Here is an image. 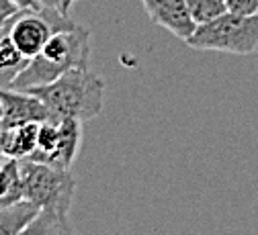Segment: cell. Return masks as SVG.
I'll list each match as a JSON object with an SVG mask.
<instances>
[{
    "label": "cell",
    "mask_w": 258,
    "mask_h": 235,
    "mask_svg": "<svg viewBox=\"0 0 258 235\" xmlns=\"http://www.w3.org/2000/svg\"><path fill=\"white\" fill-rule=\"evenodd\" d=\"M27 92L39 96L53 119H78L84 123L101 115L105 105V80L88 65L72 68L57 80Z\"/></svg>",
    "instance_id": "6da1fadb"
},
{
    "label": "cell",
    "mask_w": 258,
    "mask_h": 235,
    "mask_svg": "<svg viewBox=\"0 0 258 235\" xmlns=\"http://www.w3.org/2000/svg\"><path fill=\"white\" fill-rule=\"evenodd\" d=\"M19 235H76V231L72 229L68 217L51 211H39V215Z\"/></svg>",
    "instance_id": "30bf717a"
},
{
    "label": "cell",
    "mask_w": 258,
    "mask_h": 235,
    "mask_svg": "<svg viewBox=\"0 0 258 235\" xmlns=\"http://www.w3.org/2000/svg\"><path fill=\"white\" fill-rule=\"evenodd\" d=\"M37 137H39V123L0 129V143H3L5 153L17 160H27L37 149Z\"/></svg>",
    "instance_id": "52a82bcc"
},
{
    "label": "cell",
    "mask_w": 258,
    "mask_h": 235,
    "mask_svg": "<svg viewBox=\"0 0 258 235\" xmlns=\"http://www.w3.org/2000/svg\"><path fill=\"white\" fill-rule=\"evenodd\" d=\"M41 9H49V11H61V0H35Z\"/></svg>",
    "instance_id": "5bb4252c"
},
{
    "label": "cell",
    "mask_w": 258,
    "mask_h": 235,
    "mask_svg": "<svg viewBox=\"0 0 258 235\" xmlns=\"http://www.w3.org/2000/svg\"><path fill=\"white\" fill-rule=\"evenodd\" d=\"M15 3L21 7V9H41L35 0H15Z\"/></svg>",
    "instance_id": "9a60e30c"
},
{
    "label": "cell",
    "mask_w": 258,
    "mask_h": 235,
    "mask_svg": "<svg viewBox=\"0 0 258 235\" xmlns=\"http://www.w3.org/2000/svg\"><path fill=\"white\" fill-rule=\"evenodd\" d=\"M184 43L192 49H209L236 55L254 53L258 49V13L236 15L228 11L205 25H199Z\"/></svg>",
    "instance_id": "3957f363"
},
{
    "label": "cell",
    "mask_w": 258,
    "mask_h": 235,
    "mask_svg": "<svg viewBox=\"0 0 258 235\" xmlns=\"http://www.w3.org/2000/svg\"><path fill=\"white\" fill-rule=\"evenodd\" d=\"M74 21L61 11L49 9H21L5 27L3 33L15 41L25 57H35L45 47L51 33L61 27H70Z\"/></svg>",
    "instance_id": "277c9868"
},
{
    "label": "cell",
    "mask_w": 258,
    "mask_h": 235,
    "mask_svg": "<svg viewBox=\"0 0 258 235\" xmlns=\"http://www.w3.org/2000/svg\"><path fill=\"white\" fill-rule=\"evenodd\" d=\"M23 184H21V160L9 158L0 164V207L21 203Z\"/></svg>",
    "instance_id": "9c48e42d"
},
{
    "label": "cell",
    "mask_w": 258,
    "mask_h": 235,
    "mask_svg": "<svg viewBox=\"0 0 258 235\" xmlns=\"http://www.w3.org/2000/svg\"><path fill=\"white\" fill-rule=\"evenodd\" d=\"M3 121H5V107H3V100H0V129H3Z\"/></svg>",
    "instance_id": "e0dca14e"
},
{
    "label": "cell",
    "mask_w": 258,
    "mask_h": 235,
    "mask_svg": "<svg viewBox=\"0 0 258 235\" xmlns=\"http://www.w3.org/2000/svg\"><path fill=\"white\" fill-rule=\"evenodd\" d=\"M230 13L236 15H256L258 13V0H225Z\"/></svg>",
    "instance_id": "7c38bea8"
},
{
    "label": "cell",
    "mask_w": 258,
    "mask_h": 235,
    "mask_svg": "<svg viewBox=\"0 0 258 235\" xmlns=\"http://www.w3.org/2000/svg\"><path fill=\"white\" fill-rule=\"evenodd\" d=\"M21 184L25 200L33 203L41 211L70 217L76 190V180L70 170L33 160H21Z\"/></svg>",
    "instance_id": "7a4b0ae2"
},
{
    "label": "cell",
    "mask_w": 258,
    "mask_h": 235,
    "mask_svg": "<svg viewBox=\"0 0 258 235\" xmlns=\"http://www.w3.org/2000/svg\"><path fill=\"white\" fill-rule=\"evenodd\" d=\"M76 0H61V13L63 15H70V9L74 7Z\"/></svg>",
    "instance_id": "2e32d148"
},
{
    "label": "cell",
    "mask_w": 258,
    "mask_h": 235,
    "mask_svg": "<svg viewBox=\"0 0 258 235\" xmlns=\"http://www.w3.org/2000/svg\"><path fill=\"white\" fill-rule=\"evenodd\" d=\"M39 207L29 200L0 207V235H19L31 221L39 215Z\"/></svg>",
    "instance_id": "ba28073f"
},
{
    "label": "cell",
    "mask_w": 258,
    "mask_h": 235,
    "mask_svg": "<svg viewBox=\"0 0 258 235\" xmlns=\"http://www.w3.org/2000/svg\"><path fill=\"white\" fill-rule=\"evenodd\" d=\"M5 160H9V155L5 153V149H3V143H0V164H3Z\"/></svg>",
    "instance_id": "ac0fdd59"
},
{
    "label": "cell",
    "mask_w": 258,
    "mask_h": 235,
    "mask_svg": "<svg viewBox=\"0 0 258 235\" xmlns=\"http://www.w3.org/2000/svg\"><path fill=\"white\" fill-rule=\"evenodd\" d=\"M186 9L197 25H205L213 19H217L219 15L228 13V5L225 0H184Z\"/></svg>",
    "instance_id": "8fae6325"
},
{
    "label": "cell",
    "mask_w": 258,
    "mask_h": 235,
    "mask_svg": "<svg viewBox=\"0 0 258 235\" xmlns=\"http://www.w3.org/2000/svg\"><path fill=\"white\" fill-rule=\"evenodd\" d=\"M19 11H21V7L15 3V0H0V29H3Z\"/></svg>",
    "instance_id": "4fadbf2b"
},
{
    "label": "cell",
    "mask_w": 258,
    "mask_h": 235,
    "mask_svg": "<svg viewBox=\"0 0 258 235\" xmlns=\"http://www.w3.org/2000/svg\"><path fill=\"white\" fill-rule=\"evenodd\" d=\"M0 33H3V29H0Z\"/></svg>",
    "instance_id": "d6986e66"
},
{
    "label": "cell",
    "mask_w": 258,
    "mask_h": 235,
    "mask_svg": "<svg viewBox=\"0 0 258 235\" xmlns=\"http://www.w3.org/2000/svg\"><path fill=\"white\" fill-rule=\"evenodd\" d=\"M142 3L152 23L164 27L182 41H186L199 27L192 21L184 0H142Z\"/></svg>",
    "instance_id": "8992f818"
},
{
    "label": "cell",
    "mask_w": 258,
    "mask_h": 235,
    "mask_svg": "<svg viewBox=\"0 0 258 235\" xmlns=\"http://www.w3.org/2000/svg\"><path fill=\"white\" fill-rule=\"evenodd\" d=\"M0 100L5 107V121L3 129L21 127L29 123H43L53 119L47 105L35 94L27 90H13V88H0Z\"/></svg>",
    "instance_id": "5b68a950"
}]
</instances>
